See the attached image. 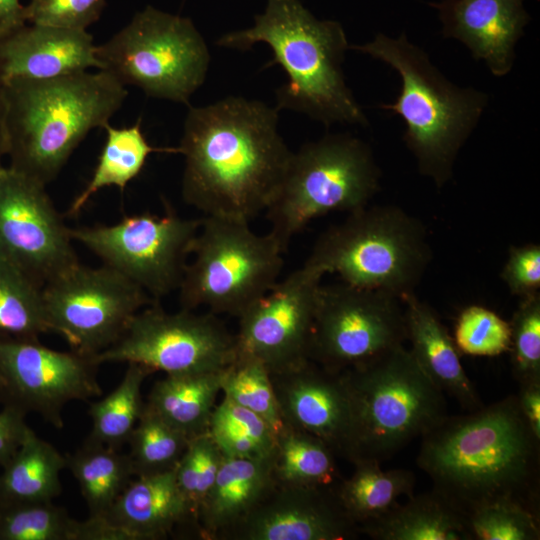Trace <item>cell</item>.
<instances>
[{"instance_id": "47", "label": "cell", "mask_w": 540, "mask_h": 540, "mask_svg": "<svg viewBox=\"0 0 540 540\" xmlns=\"http://www.w3.org/2000/svg\"><path fill=\"white\" fill-rule=\"evenodd\" d=\"M25 24V6L20 0H0V37Z\"/></svg>"}, {"instance_id": "27", "label": "cell", "mask_w": 540, "mask_h": 540, "mask_svg": "<svg viewBox=\"0 0 540 540\" xmlns=\"http://www.w3.org/2000/svg\"><path fill=\"white\" fill-rule=\"evenodd\" d=\"M65 468V455L31 429L2 467L0 504L53 501L61 493L60 476Z\"/></svg>"}, {"instance_id": "36", "label": "cell", "mask_w": 540, "mask_h": 540, "mask_svg": "<svg viewBox=\"0 0 540 540\" xmlns=\"http://www.w3.org/2000/svg\"><path fill=\"white\" fill-rule=\"evenodd\" d=\"M77 523L53 501L0 504V540H75Z\"/></svg>"}, {"instance_id": "32", "label": "cell", "mask_w": 540, "mask_h": 540, "mask_svg": "<svg viewBox=\"0 0 540 540\" xmlns=\"http://www.w3.org/2000/svg\"><path fill=\"white\" fill-rule=\"evenodd\" d=\"M153 372L136 363H127L119 385L104 398L91 402L92 429L86 440L119 449L128 439L143 412L142 386Z\"/></svg>"}, {"instance_id": "34", "label": "cell", "mask_w": 540, "mask_h": 540, "mask_svg": "<svg viewBox=\"0 0 540 540\" xmlns=\"http://www.w3.org/2000/svg\"><path fill=\"white\" fill-rule=\"evenodd\" d=\"M208 431L225 457L265 460L274 451L275 430L224 396L213 410Z\"/></svg>"}, {"instance_id": "33", "label": "cell", "mask_w": 540, "mask_h": 540, "mask_svg": "<svg viewBox=\"0 0 540 540\" xmlns=\"http://www.w3.org/2000/svg\"><path fill=\"white\" fill-rule=\"evenodd\" d=\"M46 332L42 287L0 255V338L39 339Z\"/></svg>"}, {"instance_id": "2", "label": "cell", "mask_w": 540, "mask_h": 540, "mask_svg": "<svg viewBox=\"0 0 540 540\" xmlns=\"http://www.w3.org/2000/svg\"><path fill=\"white\" fill-rule=\"evenodd\" d=\"M539 444L516 395L466 414L446 415L421 436L418 466L433 488L467 515L510 498L539 512Z\"/></svg>"}, {"instance_id": "19", "label": "cell", "mask_w": 540, "mask_h": 540, "mask_svg": "<svg viewBox=\"0 0 540 540\" xmlns=\"http://www.w3.org/2000/svg\"><path fill=\"white\" fill-rule=\"evenodd\" d=\"M335 486V485H334ZM334 486L276 484L227 540H349L360 534Z\"/></svg>"}, {"instance_id": "15", "label": "cell", "mask_w": 540, "mask_h": 540, "mask_svg": "<svg viewBox=\"0 0 540 540\" xmlns=\"http://www.w3.org/2000/svg\"><path fill=\"white\" fill-rule=\"evenodd\" d=\"M98 367L92 357L51 349L39 339L0 338V403L61 429L69 402L102 394Z\"/></svg>"}, {"instance_id": "16", "label": "cell", "mask_w": 540, "mask_h": 540, "mask_svg": "<svg viewBox=\"0 0 540 540\" xmlns=\"http://www.w3.org/2000/svg\"><path fill=\"white\" fill-rule=\"evenodd\" d=\"M69 228L45 185L0 167V255L39 286L79 263Z\"/></svg>"}, {"instance_id": "39", "label": "cell", "mask_w": 540, "mask_h": 540, "mask_svg": "<svg viewBox=\"0 0 540 540\" xmlns=\"http://www.w3.org/2000/svg\"><path fill=\"white\" fill-rule=\"evenodd\" d=\"M223 459L224 455L208 431L190 438L175 467L177 485L196 522L198 510L216 480Z\"/></svg>"}, {"instance_id": "4", "label": "cell", "mask_w": 540, "mask_h": 540, "mask_svg": "<svg viewBox=\"0 0 540 540\" xmlns=\"http://www.w3.org/2000/svg\"><path fill=\"white\" fill-rule=\"evenodd\" d=\"M259 42L273 52L264 68L279 65L288 77L276 91L278 110L302 113L327 127L368 124L345 82L349 44L339 22L317 19L300 0H267L253 26L226 33L216 44L245 51Z\"/></svg>"}, {"instance_id": "28", "label": "cell", "mask_w": 540, "mask_h": 540, "mask_svg": "<svg viewBox=\"0 0 540 540\" xmlns=\"http://www.w3.org/2000/svg\"><path fill=\"white\" fill-rule=\"evenodd\" d=\"M352 464V475L342 478L334 489L357 529L387 513L400 496H413L416 480L411 470H382L380 462L374 460H358Z\"/></svg>"}, {"instance_id": "17", "label": "cell", "mask_w": 540, "mask_h": 540, "mask_svg": "<svg viewBox=\"0 0 540 540\" xmlns=\"http://www.w3.org/2000/svg\"><path fill=\"white\" fill-rule=\"evenodd\" d=\"M323 276L303 264L251 303L237 317L236 354L260 361L269 373L311 361L316 300Z\"/></svg>"}, {"instance_id": "42", "label": "cell", "mask_w": 540, "mask_h": 540, "mask_svg": "<svg viewBox=\"0 0 540 540\" xmlns=\"http://www.w3.org/2000/svg\"><path fill=\"white\" fill-rule=\"evenodd\" d=\"M106 0H31L25 6V20L31 24L86 30L96 22Z\"/></svg>"}, {"instance_id": "46", "label": "cell", "mask_w": 540, "mask_h": 540, "mask_svg": "<svg viewBox=\"0 0 540 540\" xmlns=\"http://www.w3.org/2000/svg\"><path fill=\"white\" fill-rule=\"evenodd\" d=\"M516 396L523 417L533 434L540 439V382L519 385Z\"/></svg>"}, {"instance_id": "5", "label": "cell", "mask_w": 540, "mask_h": 540, "mask_svg": "<svg viewBox=\"0 0 540 540\" xmlns=\"http://www.w3.org/2000/svg\"><path fill=\"white\" fill-rule=\"evenodd\" d=\"M348 48L381 60L398 72L402 83L398 97L394 103L380 106L404 120L403 139L419 172L438 188L443 187L487 105V95L451 83L405 34L390 38L379 33L368 43Z\"/></svg>"}, {"instance_id": "6", "label": "cell", "mask_w": 540, "mask_h": 540, "mask_svg": "<svg viewBox=\"0 0 540 540\" xmlns=\"http://www.w3.org/2000/svg\"><path fill=\"white\" fill-rule=\"evenodd\" d=\"M431 260L427 230L419 219L397 206L367 205L325 230L304 265L402 300L416 293Z\"/></svg>"}, {"instance_id": "31", "label": "cell", "mask_w": 540, "mask_h": 540, "mask_svg": "<svg viewBox=\"0 0 540 540\" xmlns=\"http://www.w3.org/2000/svg\"><path fill=\"white\" fill-rule=\"evenodd\" d=\"M336 458L317 437L283 423L270 459L272 475L281 485L334 486L342 479Z\"/></svg>"}, {"instance_id": "25", "label": "cell", "mask_w": 540, "mask_h": 540, "mask_svg": "<svg viewBox=\"0 0 540 540\" xmlns=\"http://www.w3.org/2000/svg\"><path fill=\"white\" fill-rule=\"evenodd\" d=\"M358 531L375 540H473L466 513L434 488L397 503Z\"/></svg>"}, {"instance_id": "44", "label": "cell", "mask_w": 540, "mask_h": 540, "mask_svg": "<svg viewBox=\"0 0 540 540\" xmlns=\"http://www.w3.org/2000/svg\"><path fill=\"white\" fill-rule=\"evenodd\" d=\"M26 413L5 405L0 411V466L4 467L15 455L31 428L26 423Z\"/></svg>"}, {"instance_id": "7", "label": "cell", "mask_w": 540, "mask_h": 540, "mask_svg": "<svg viewBox=\"0 0 540 540\" xmlns=\"http://www.w3.org/2000/svg\"><path fill=\"white\" fill-rule=\"evenodd\" d=\"M354 421V457L386 460L446 415L443 393L405 346L340 373Z\"/></svg>"}, {"instance_id": "21", "label": "cell", "mask_w": 540, "mask_h": 540, "mask_svg": "<svg viewBox=\"0 0 540 540\" xmlns=\"http://www.w3.org/2000/svg\"><path fill=\"white\" fill-rule=\"evenodd\" d=\"M96 46L86 30L25 24L0 37V82L99 69Z\"/></svg>"}, {"instance_id": "14", "label": "cell", "mask_w": 540, "mask_h": 540, "mask_svg": "<svg viewBox=\"0 0 540 540\" xmlns=\"http://www.w3.org/2000/svg\"><path fill=\"white\" fill-rule=\"evenodd\" d=\"M235 334L211 312L165 311L158 301L141 309L123 335L93 357L103 363H136L166 375L221 371L236 358Z\"/></svg>"}, {"instance_id": "20", "label": "cell", "mask_w": 540, "mask_h": 540, "mask_svg": "<svg viewBox=\"0 0 540 540\" xmlns=\"http://www.w3.org/2000/svg\"><path fill=\"white\" fill-rule=\"evenodd\" d=\"M431 6L439 12L445 37L461 41L494 76L510 72L515 45L529 22L523 0H443Z\"/></svg>"}, {"instance_id": "13", "label": "cell", "mask_w": 540, "mask_h": 540, "mask_svg": "<svg viewBox=\"0 0 540 540\" xmlns=\"http://www.w3.org/2000/svg\"><path fill=\"white\" fill-rule=\"evenodd\" d=\"M405 341L400 298L342 281L320 285L309 351L312 362L341 373L370 363Z\"/></svg>"}, {"instance_id": "10", "label": "cell", "mask_w": 540, "mask_h": 540, "mask_svg": "<svg viewBox=\"0 0 540 540\" xmlns=\"http://www.w3.org/2000/svg\"><path fill=\"white\" fill-rule=\"evenodd\" d=\"M99 70L147 96L189 105L204 83L208 46L190 18L147 5L107 42L96 46Z\"/></svg>"}, {"instance_id": "35", "label": "cell", "mask_w": 540, "mask_h": 540, "mask_svg": "<svg viewBox=\"0 0 540 540\" xmlns=\"http://www.w3.org/2000/svg\"><path fill=\"white\" fill-rule=\"evenodd\" d=\"M190 438L145 402L129 439L127 453L135 476L161 473L176 467Z\"/></svg>"}, {"instance_id": "43", "label": "cell", "mask_w": 540, "mask_h": 540, "mask_svg": "<svg viewBox=\"0 0 540 540\" xmlns=\"http://www.w3.org/2000/svg\"><path fill=\"white\" fill-rule=\"evenodd\" d=\"M501 279L509 292L520 299L540 293V245L511 246Z\"/></svg>"}, {"instance_id": "26", "label": "cell", "mask_w": 540, "mask_h": 540, "mask_svg": "<svg viewBox=\"0 0 540 540\" xmlns=\"http://www.w3.org/2000/svg\"><path fill=\"white\" fill-rule=\"evenodd\" d=\"M223 371L166 375L154 383L145 402L189 438L208 432Z\"/></svg>"}, {"instance_id": "30", "label": "cell", "mask_w": 540, "mask_h": 540, "mask_svg": "<svg viewBox=\"0 0 540 540\" xmlns=\"http://www.w3.org/2000/svg\"><path fill=\"white\" fill-rule=\"evenodd\" d=\"M104 129L106 141L98 163L86 187L72 201L68 211L70 216H76L103 188L123 190L140 174L151 153L163 150L178 152L177 148L169 150L150 145L141 129L140 119L130 127L115 128L107 124Z\"/></svg>"}, {"instance_id": "38", "label": "cell", "mask_w": 540, "mask_h": 540, "mask_svg": "<svg viewBox=\"0 0 540 540\" xmlns=\"http://www.w3.org/2000/svg\"><path fill=\"white\" fill-rule=\"evenodd\" d=\"M467 521L473 540H538L539 512L510 498L472 507Z\"/></svg>"}, {"instance_id": "8", "label": "cell", "mask_w": 540, "mask_h": 540, "mask_svg": "<svg viewBox=\"0 0 540 540\" xmlns=\"http://www.w3.org/2000/svg\"><path fill=\"white\" fill-rule=\"evenodd\" d=\"M381 172L370 147L349 134L326 135L292 152L280 187L265 213L269 233L286 248L312 220L367 206Z\"/></svg>"}, {"instance_id": "40", "label": "cell", "mask_w": 540, "mask_h": 540, "mask_svg": "<svg viewBox=\"0 0 540 540\" xmlns=\"http://www.w3.org/2000/svg\"><path fill=\"white\" fill-rule=\"evenodd\" d=\"M453 339L460 353L499 356L509 351L510 324L487 307L470 305L459 313Z\"/></svg>"}, {"instance_id": "3", "label": "cell", "mask_w": 540, "mask_h": 540, "mask_svg": "<svg viewBox=\"0 0 540 540\" xmlns=\"http://www.w3.org/2000/svg\"><path fill=\"white\" fill-rule=\"evenodd\" d=\"M127 89L105 71L0 82L9 166L45 186L94 128L109 124Z\"/></svg>"}, {"instance_id": "48", "label": "cell", "mask_w": 540, "mask_h": 540, "mask_svg": "<svg viewBox=\"0 0 540 540\" xmlns=\"http://www.w3.org/2000/svg\"><path fill=\"white\" fill-rule=\"evenodd\" d=\"M6 155L5 135L2 121V109L0 101V167L2 166L1 159Z\"/></svg>"}, {"instance_id": "41", "label": "cell", "mask_w": 540, "mask_h": 540, "mask_svg": "<svg viewBox=\"0 0 540 540\" xmlns=\"http://www.w3.org/2000/svg\"><path fill=\"white\" fill-rule=\"evenodd\" d=\"M509 324L514 378L518 385L540 382V293L521 298Z\"/></svg>"}, {"instance_id": "18", "label": "cell", "mask_w": 540, "mask_h": 540, "mask_svg": "<svg viewBox=\"0 0 540 540\" xmlns=\"http://www.w3.org/2000/svg\"><path fill=\"white\" fill-rule=\"evenodd\" d=\"M270 377L283 423L317 437L351 463L353 412L341 374L307 361Z\"/></svg>"}, {"instance_id": "37", "label": "cell", "mask_w": 540, "mask_h": 540, "mask_svg": "<svg viewBox=\"0 0 540 540\" xmlns=\"http://www.w3.org/2000/svg\"><path fill=\"white\" fill-rule=\"evenodd\" d=\"M221 392L234 403L263 418L277 433L283 426L270 373L258 360L236 354L224 369Z\"/></svg>"}, {"instance_id": "11", "label": "cell", "mask_w": 540, "mask_h": 540, "mask_svg": "<svg viewBox=\"0 0 540 540\" xmlns=\"http://www.w3.org/2000/svg\"><path fill=\"white\" fill-rule=\"evenodd\" d=\"M200 225L201 219L183 218L165 204L162 214L126 215L112 225L69 228V233L158 301L178 290Z\"/></svg>"}, {"instance_id": "9", "label": "cell", "mask_w": 540, "mask_h": 540, "mask_svg": "<svg viewBox=\"0 0 540 540\" xmlns=\"http://www.w3.org/2000/svg\"><path fill=\"white\" fill-rule=\"evenodd\" d=\"M285 250L248 221L205 216L178 288L181 309L238 317L279 280Z\"/></svg>"}, {"instance_id": "23", "label": "cell", "mask_w": 540, "mask_h": 540, "mask_svg": "<svg viewBox=\"0 0 540 540\" xmlns=\"http://www.w3.org/2000/svg\"><path fill=\"white\" fill-rule=\"evenodd\" d=\"M406 340L419 368L442 393L449 394L462 408L473 411L483 406L460 361V352L435 311L416 293L402 298Z\"/></svg>"}, {"instance_id": "24", "label": "cell", "mask_w": 540, "mask_h": 540, "mask_svg": "<svg viewBox=\"0 0 540 540\" xmlns=\"http://www.w3.org/2000/svg\"><path fill=\"white\" fill-rule=\"evenodd\" d=\"M275 485L270 459L225 457L197 514L198 538L227 540Z\"/></svg>"}, {"instance_id": "1", "label": "cell", "mask_w": 540, "mask_h": 540, "mask_svg": "<svg viewBox=\"0 0 540 540\" xmlns=\"http://www.w3.org/2000/svg\"><path fill=\"white\" fill-rule=\"evenodd\" d=\"M278 112L239 96L190 106L177 148L185 159L183 200L205 216L248 222L266 211L292 154Z\"/></svg>"}, {"instance_id": "12", "label": "cell", "mask_w": 540, "mask_h": 540, "mask_svg": "<svg viewBox=\"0 0 540 540\" xmlns=\"http://www.w3.org/2000/svg\"><path fill=\"white\" fill-rule=\"evenodd\" d=\"M49 332L70 350L94 357L123 335L132 318L156 302L139 285L116 271L74 265L42 287Z\"/></svg>"}, {"instance_id": "22", "label": "cell", "mask_w": 540, "mask_h": 540, "mask_svg": "<svg viewBox=\"0 0 540 540\" xmlns=\"http://www.w3.org/2000/svg\"><path fill=\"white\" fill-rule=\"evenodd\" d=\"M133 540L166 539L174 532L197 536V522L182 495L175 468L135 476L105 515Z\"/></svg>"}, {"instance_id": "29", "label": "cell", "mask_w": 540, "mask_h": 540, "mask_svg": "<svg viewBox=\"0 0 540 540\" xmlns=\"http://www.w3.org/2000/svg\"><path fill=\"white\" fill-rule=\"evenodd\" d=\"M65 457L66 468L78 482L90 515L105 516L135 477L128 454L99 443L86 440Z\"/></svg>"}, {"instance_id": "45", "label": "cell", "mask_w": 540, "mask_h": 540, "mask_svg": "<svg viewBox=\"0 0 540 540\" xmlns=\"http://www.w3.org/2000/svg\"><path fill=\"white\" fill-rule=\"evenodd\" d=\"M75 540H133L131 535L111 522L107 517L89 515L84 521H78Z\"/></svg>"}]
</instances>
